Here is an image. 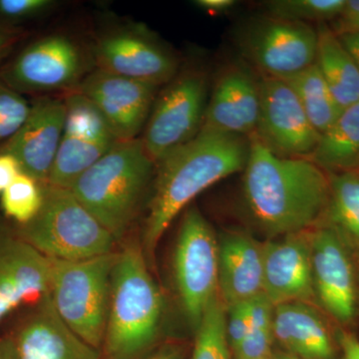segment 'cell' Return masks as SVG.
<instances>
[{"instance_id":"ac0fdd59","label":"cell","mask_w":359,"mask_h":359,"mask_svg":"<svg viewBox=\"0 0 359 359\" xmlns=\"http://www.w3.org/2000/svg\"><path fill=\"white\" fill-rule=\"evenodd\" d=\"M65 115V96L35 97L25 123L0 153L13 155L23 173L47 183L60 145Z\"/></svg>"},{"instance_id":"d4e9b609","label":"cell","mask_w":359,"mask_h":359,"mask_svg":"<svg viewBox=\"0 0 359 359\" xmlns=\"http://www.w3.org/2000/svg\"><path fill=\"white\" fill-rule=\"evenodd\" d=\"M330 200L323 223L334 229L351 250L359 249V173H328Z\"/></svg>"},{"instance_id":"e0dca14e","label":"cell","mask_w":359,"mask_h":359,"mask_svg":"<svg viewBox=\"0 0 359 359\" xmlns=\"http://www.w3.org/2000/svg\"><path fill=\"white\" fill-rule=\"evenodd\" d=\"M11 332L20 359H102L59 316L50 294L25 306Z\"/></svg>"},{"instance_id":"9c48e42d","label":"cell","mask_w":359,"mask_h":359,"mask_svg":"<svg viewBox=\"0 0 359 359\" xmlns=\"http://www.w3.org/2000/svg\"><path fill=\"white\" fill-rule=\"evenodd\" d=\"M175 287L194 332L219 295V241L196 207L186 210L173 257Z\"/></svg>"},{"instance_id":"e575fe53","label":"cell","mask_w":359,"mask_h":359,"mask_svg":"<svg viewBox=\"0 0 359 359\" xmlns=\"http://www.w3.org/2000/svg\"><path fill=\"white\" fill-rule=\"evenodd\" d=\"M22 172L18 161L8 153H0V195Z\"/></svg>"},{"instance_id":"484cf974","label":"cell","mask_w":359,"mask_h":359,"mask_svg":"<svg viewBox=\"0 0 359 359\" xmlns=\"http://www.w3.org/2000/svg\"><path fill=\"white\" fill-rule=\"evenodd\" d=\"M283 80L294 90L309 122L320 135L334 125L344 111L316 63Z\"/></svg>"},{"instance_id":"d6986e66","label":"cell","mask_w":359,"mask_h":359,"mask_svg":"<svg viewBox=\"0 0 359 359\" xmlns=\"http://www.w3.org/2000/svg\"><path fill=\"white\" fill-rule=\"evenodd\" d=\"M264 294L273 306L316 302L311 269V231L263 243Z\"/></svg>"},{"instance_id":"3957f363","label":"cell","mask_w":359,"mask_h":359,"mask_svg":"<svg viewBox=\"0 0 359 359\" xmlns=\"http://www.w3.org/2000/svg\"><path fill=\"white\" fill-rule=\"evenodd\" d=\"M164 299L150 273L140 242L118 252L113 268L102 359H143L154 351Z\"/></svg>"},{"instance_id":"4dcf8cb0","label":"cell","mask_w":359,"mask_h":359,"mask_svg":"<svg viewBox=\"0 0 359 359\" xmlns=\"http://www.w3.org/2000/svg\"><path fill=\"white\" fill-rule=\"evenodd\" d=\"M58 6L55 0H0V23L22 27V23L44 18Z\"/></svg>"},{"instance_id":"d6a6232c","label":"cell","mask_w":359,"mask_h":359,"mask_svg":"<svg viewBox=\"0 0 359 359\" xmlns=\"http://www.w3.org/2000/svg\"><path fill=\"white\" fill-rule=\"evenodd\" d=\"M335 34H359V0H346L339 18L332 21Z\"/></svg>"},{"instance_id":"ba28073f","label":"cell","mask_w":359,"mask_h":359,"mask_svg":"<svg viewBox=\"0 0 359 359\" xmlns=\"http://www.w3.org/2000/svg\"><path fill=\"white\" fill-rule=\"evenodd\" d=\"M209 92V78L200 66L187 65L156 96L140 136L155 163L193 140L202 129Z\"/></svg>"},{"instance_id":"8992f818","label":"cell","mask_w":359,"mask_h":359,"mask_svg":"<svg viewBox=\"0 0 359 359\" xmlns=\"http://www.w3.org/2000/svg\"><path fill=\"white\" fill-rule=\"evenodd\" d=\"M93 69L90 41L72 33L55 32L23 47L2 66L0 80L23 96H65L76 91Z\"/></svg>"},{"instance_id":"5bb4252c","label":"cell","mask_w":359,"mask_h":359,"mask_svg":"<svg viewBox=\"0 0 359 359\" xmlns=\"http://www.w3.org/2000/svg\"><path fill=\"white\" fill-rule=\"evenodd\" d=\"M311 269L316 301L340 325L358 311V282L351 249L325 224L311 230Z\"/></svg>"},{"instance_id":"4fadbf2b","label":"cell","mask_w":359,"mask_h":359,"mask_svg":"<svg viewBox=\"0 0 359 359\" xmlns=\"http://www.w3.org/2000/svg\"><path fill=\"white\" fill-rule=\"evenodd\" d=\"M259 112L256 135L280 157L309 158L320 134L285 80L257 74Z\"/></svg>"},{"instance_id":"83f0119b","label":"cell","mask_w":359,"mask_h":359,"mask_svg":"<svg viewBox=\"0 0 359 359\" xmlns=\"http://www.w3.org/2000/svg\"><path fill=\"white\" fill-rule=\"evenodd\" d=\"M43 204V183L21 172L0 195V210L4 218L25 224L35 218Z\"/></svg>"},{"instance_id":"603a6c76","label":"cell","mask_w":359,"mask_h":359,"mask_svg":"<svg viewBox=\"0 0 359 359\" xmlns=\"http://www.w3.org/2000/svg\"><path fill=\"white\" fill-rule=\"evenodd\" d=\"M318 32V65L328 88L342 110L359 102V68L339 37L327 23Z\"/></svg>"},{"instance_id":"b9f144b4","label":"cell","mask_w":359,"mask_h":359,"mask_svg":"<svg viewBox=\"0 0 359 359\" xmlns=\"http://www.w3.org/2000/svg\"><path fill=\"white\" fill-rule=\"evenodd\" d=\"M358 273H359V262H358Z\"/></svg>"},{"instance_id":"1f68e13d","label":"cell","mask_w":359,"mask_h":359,"mask_svg":"<svg viewBox=\"0 0 359 359\" xmlns=\"http://www.w3.org/2000/svg\"><path fill=\"white\" fill-rule=\"evenodd\" d=\"M249 330L245 302L226 309V332L231 354L237 351L238 347L247 337Z\"/></svg>"},{"instance_id":"7c38bea8","label":"cell","mask_w":359,"mask_h":359,"mask_svg":"<svg viewBox=\"0 0 359 359\" xmlns=\"http://www.w3.org/2000/svg\"><path fill=\"white\" fill-rule=\"evenodd\" d=\"M65 128L47 183L69 189L75 180L101 159L118 139L91 101L78 92L65 95Z\"/></svg>"},{"instance_id":"6da1fadb","label":"cell","mask_w":359,"mask_h":359,"mask_svg":"<svg viewBox=\"0 0 359 359\" xmlns=\"http://www.w3.org/2000/svg\"><path fill=\"white\" fill-rule=\"evenodd\" d=\"M243 176V197L252 221L269 238L311 231L325 218L330 177L308 158L280 157L256 133Z\"/></svg>"},{"instance_id":"f35d334b","label":"cell","mask_w":359,"mask_h":359,"mask_svg":"<svg viewBox=\"0 0 359 359\" xmlns=\"http://www.w3.org/2000/svg\"><path fill=\"white\" fill-rule=\"evenodd\" d=\"M359 68V34L337 35Z\"/></svg>"},{"instance_id":"277c9868","label":"cell","mask_w":359,"mask_h":359,"mask_svg":"<svg viewBox=\"0 0 359 359\" xmlns=\"http://www.w3.org/2000/svg\"><path fill=\"white\" fill-rule=\"evenodd\" d=\"M155 172L141 138L118 141L69 189L119 242L145 210Z\"/></svg>"},{"instance_id":"8d00e7d4","label":"cell","mask_w":359,"mask_h":359,"mask_svg":"<svg viewBox=\"0 0 359 359\" xmlns=\"http://www.w3.org/2000/svg\"><path fill=\"white\" fill-rule=\"evenodd\" d=\"M235 0H196L194 4L207 13L219 14L230 11L236 6Z\"/></svg>"},{"instance_id":"5b68a950","label":"cell","mask_w":359,"mask_h":359,"mask_svg":"<svg viewBox=\"0 0 359 359\" xmlns=\"http://www.w3.org/2000/svg\"><path fill=\"white\" fill-rule=\"evenodd\" d=\"M14 224L28 245L50 259L81 261L114 252L117 243L70 189L43 184V204L34 219Z\"/></svg>"},{"instance_id":"2e32d148","label":"cell","mask_w":359,"mask_h":359,"mask_svg":"<svg viewBox=\"0 0 359 359\" xmlns=\"http://www.w3.org/2000/svg\"><path fill=\"white\" fill-rule=\"evenodd\" d=\"M161 87L93 69L75 92L93 103L119 141L140 138Z\"/></svg>"},{"instance_id":"7bdbcfd3","label":"cell","mask_w":359,"mask_h":359,"mask_svg":"<svg viewBox=\"0 0 359 359\" xmlns=\"http://www.w3.org/2000/svg\"><path fill=\"white\" fill-rule=\"evenodd\" d=\"M358 163H359V160H358ZM356 166H358V165H356Z\"/></svg>"},{"instance_id":"ffe728a7","label":"cell","mask_w":359,"mask_h":359,"mask_svg":"<svg viewBox=\"0 0 359 359\" xmlns=\"http://www.w3.org/2000/svg\"><path fill=\"white\" fill-rule=\"evenodd\" d=\"M259 112L256 72L247 63H231L217 77L202 129L250 138L256 133Z\"/></svg>"},{"instance_id":"60d3db41","label":"cell","mask_w":359,"mask_h":359,"mask_svg":"<svg viewBox=\"0 0 359 359\" xmlns=\"http://www.w3.org/2000/svg\"><path fill=\"white\" fill-rule=\"evenodd\" d=\"M271 359H299L292 355V354L285 353L282 349H273V354H271Z\"/></svg>"},{"instance_id":"cb8c5ba5","label":"cell","mask_w":359,"mask_h":359,"mask_svg":"<svg viewBox=\"0 0 359 359\" xmlns=\"http://www.w3.org/2000/svg\"><path fill=\"white\" fill-rule=\"evenodd\" d=\"M308 159L327 173L353 171L359 160V102L342 111Z\"/></svg>"},{"instance_id":"52a82bcc","label":"cell","mask_w":359,"mask_h":359,"mask_svg":"<svg viewBox=\"0 0 359 359\" xmlns=\"http://www.w3.org/2000/svg\"><path fill=\"white\" fill-rule=\"evenodd\" d=\"M118 252L81 261L51 259L54 308L74 334L101 351L109 313L111 283Z\"/></svg>"},{"instance_id":"8fae6325","label":"cell","mask_w":359,"mask_h":359,"mask_svg":"<svg viewBox=\"0 0 359 359\" xmlns=\"http://www.w3.org/2000/svg\"><path fill=\"white\" fill-rule=\"evenodd\" d=\"M236 42L257 74L283 80L316 63L318 32L309 23L264 15L243 25Z\"/></svg>"},{"instance_id":"836d02e7","label":"cell","mask_w":359,"mask_h":359,"mask_svg":"<svg viewBox=\"0 0 359 359\" xmlns=\"http://www.w3.org/2000/svg\"><path fill=\"white\" fill-rule=\"evenodd\" d=\"M27 35L28 32L23 27L0 23V63L13 53L16 45L20 44Z\"/></svg>"},{"instance_id":"d590c367","label":"cell","mask_w":359,"mask_h":359,"mask_svg":"<svg viewBox=\"0 0 359 359\" xmlns=\"http://www.w3.org/2000/svg\"><path fill=\"white\" fill-rule=\"evenodd\" d=\"M337 342L342 351V359H359V339L351 332H339Z\"/></svg>"},{"instance_id":"f1b7e54d","label":"cell","mask_w":359,"mask_h":359,"mask_svg":"<svg viewBox=\"0 0 359 359\" xmlns=\"http://www.w3.org/2000/svg\"><path fill=\"white\" fill-rule=\"evenodd\" d=\"M346 0H271L264 4L266 15L297 22L327 23L339 18Z\"/></svg>"},{"instance_id":"4316f807","label":"cell","mask_w":359,"mask_h":359,"mask_svg":"<svg viewBox=\"0 0 359 359\" xmlns=\"http://www.w3.org/2000/svg\"><path fill=\"white\" fill-rule=\"evenodd\" d=\"M226 309L219 297L205 311L195 332L190 359H231L233 354L226 332Z\"/></svg>"},{"instance_id":"30bf717a","label":"cell","mask_w":359,"mask_h":359,"mask_svg":"<svg viewBox=\"0 0 359 359\" xmlns=\"http://www.w3.org/2000/svg\"><path fill=\"white\" fill-rule=\"evenodd\" d=\"M95 68L162 87L178 72L176 53L143 23L111 25L90 41Z\"/></svg>"},{"instance_id":"7a4b0ae2","label":"cell","mask_w":359,"mask_h":359,"mask_svg":"<svg viewBox=\"0 0 359 359\" xmlns=\"http://www.w3.org/2000/svg\"><path fill=\"white\" fill-rule=\"evenodd\" d=\"M249 152L248 137L201 129L193 140L156 163L140 240L150 269L161 238L180 212L214 184L243 172Z\"/></svg>"},{"instance_id":"44dd1931","label":"cell","mask_w":359,"mask_h":359,"mask_svg":"<svg viewBox=\"0 0 359 359\" xmlns=\"http://www.w3.org/2000/svg\"><path fill=\"white\" fill-rule=\"evenodd\" d=\"M219 241V297L226 309L264 294L263 243L241 231Z\"/></svg>"},{"instance_id":"f546056e","label":"cell","mask_w":359,"mask_h":359,"mask_svg":"<svg viewBox=\"0 0 359 359\" xmlns=\"http://www.w3.org/2000/svg\"><path fill=\"white\" fill-rule=\"evenodd\" d=\"M30 102L0 80V150L25 123Z\"/></svg>"},{"instance_id":"ab89813d","label":"cell","mask_w":359,"mask_h":359,"mask_svg":"<svg viewBox=\"0 0 359 359\" xmlns=\"http://www.w3.org/2000/svg\"><path fill=\"white\" fill-rule=\"evenodd\" d=\"M0 359H20L15 344L8 334L0 335Z\"/></svg>"},{"instance_id":"74e56055","label":"cell","mask_w":359,"mask_h":359,"mask_svg":"<svg viewBox=\"0 0 359 359\" xmlns=\"http://www.w3.org/2000/svg\"><path fill=\"white\" fill-rule=\"evenodd\" d=\"M143 359H185V356L181 346L177 344H165Z\"/></svg>"},{"instance_id":"7402d4cb","label":"cell","mask_w":359,"mask_h":359,"mask_svg":"<svg viewBox=\"0 0 359 359\" xmlns=\"http://www.w3.org/2000/svg\"><path fill=\"white\" fill-rule=\"evenodd\" d=\"M273 334L282 351L299 359H337L332 332L313 304L294 302L273 311Z\"/></svg>"},{"instance_id":"9a60e30c","label":"cell","mask_w":359,"mask_h":359,"mask_svg":"<svg viewBox=\"0 0 359 359\" xmlns=\"http://www.w3.org/2000/svg\"><path fill=\"white\" fill-rule=\"evenodd\" d=\"M51 266V259L28 245L0 214V325L49 294Z\"/></svg>"}]
</instances>
